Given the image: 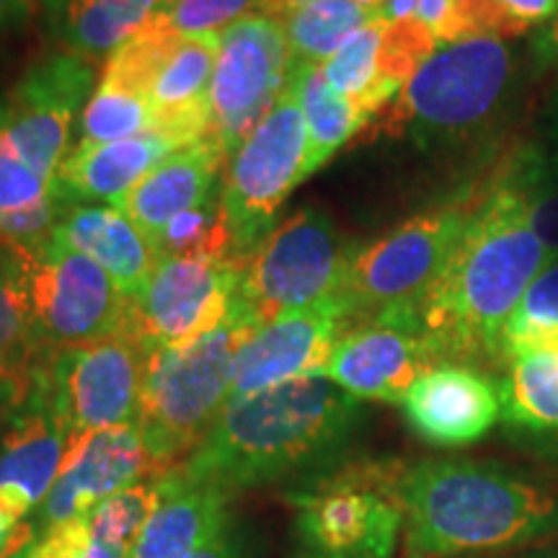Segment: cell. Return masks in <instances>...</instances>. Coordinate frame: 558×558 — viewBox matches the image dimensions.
Returning a JSON list of instances; mask_svg holds the SVG:
<instances>
[{"mask_svg": "<svg viewBox=\"0 0 558 558\" xmlns=\"http://www.w3.org/2000/svg\"><path fill=\"white\" fill-rule=\"evenodd\" d=\"M550 259L518 192L494 171L448 264L414 305L439 365H505V329Z\"/></svg>", "mask_w": 558, "mask_h": 558, "instance_id": "cell-1", "label": "cell"}, {"mask_svg": "<svg viewBox=\"0 0 558 558\" xmlns=\"http://www.w3.org/2000/svg\"><path fill=\"white\" fill-rule=\"evenodd\" d=\"M360 422V399L326 375L279 383L228 401L179 471L230 497L282 478L305 481L339 463Z\"/></svg>", "mask_w": 558, "mask_h": 558, "instance_id": "cell-2", "label": "cell"}, {"mask_svg": "<svg viewBox=\"0 0 558 558\" xmlns=\"http://www.w3.org/2000/svg\"><path fill=\"white\" fill-rule=\"evenodd\" d=\"M407 556L473 558L509 554L554 538L558 499L499 465L448 458L403 473Z\"/></svg>", "mask_w": 558, "mask_h": 558, "instance_id": "cell-3", "label": "cell"}, {"mask_svg": "<svg viewBox=\"0 0 558 558\" xmlns=\"http://www.w3.org/2000/svg\"><path fill=\"white\" fill-rule=\"evenodd\" d=\"M525 75V54L499 34L439 45L390 104L383 130L424 150H471L507 122Z\"/></svg>", "mask_w": 558, "mask_h": 558, "instance_id": "cell-4", "label": "cell"}, {"mask_svg": "<svg viewBox=\"0 0 558 558\" xmlns=\"http://www.w3.org/2000/svg\"><path fill=\"white\" fill-rule=\"evenodd\" d=\"M259 329L235 300L215 331L181 347L148 354L137 427L153 463V478L169 476L194 456L226 409L235 354Z\"/></svg>", "mask_w": 558, "mask_h": 558, "instance_id": "cell-5", "label": "cell"}, {"mask_svg": "<svg viewBox=\"0 0 558 558\" xmlns=\"http://www.w3.org/2000/svg\"><path fill=\"white\" fill-rule=\"evenodd\" d=\"M478 199L481 186L460 194L448 205L424 209L360 248L339 292L347 305L349 326L365 324L390 311L414 308L448 264L452 248L476 213Z\"/></svg>", "mask_w": 558, "mask_h": 558, "instance_id": "cell-6", "label": "cell"}, {"mask_svg": "<svg viewBox=\"0 0 558 558\" xmlns=\"http://www.w3.org/2000/svg\"><path fill=\"white\" fill-rule=\"evenodd\" d=\"M357 251L324 209H298L241 264L235 300L259 326L282 313L313 308L339 298Z\"/></svg>", "mask_w": 558, "mask_h": 558, "instance_id": "cell-7", "label": "cell"}, {"mask_svg": "<svg viewBox=\"0 0 558 558\" xmlns=\"http://www.w3.org/2000/svg\"><path fill=\"white\" fill-rule=\"evenodd\" d=\"M403 473L399 460H339L284 492L298 512L300 546L357 550L396 543L403 527Z\"/></svg>", "mask_w": 558, "mask_h": 558, "instance_id": "cell-8", "label": "cell"}, {"mask_svg": "<svg viewBox=\"0 0 558 558\" xmlns=\"http://www.w3.org/2000/svg\"><path fill=\"white\" fill-rule=\"evenodd\" d=\"M308 153L303 111L292 90L284 88L259 128L228 158L222 177V207L239 264L277 228L284 199L311 177Z\"/></svg>", "mask_w": 558, "mask_h": 558, "instance_id": "cell-9", "label": "cell"}, {"mask_svg": "<svg viewBox=\"0 0 558 558\" xmlns=\"http://www.w3.org/2000/svg\"><path fill=\"white\" fill-rule=\"evenodd\" d=\"M148 354L128 333L52 354L41 369V383L68 432V450L96 432L137 424Z\"/></svg>", "mask_w": 558, "mask_h": 558, "instance_id": "cell-10", "label": "cell"}, {"mask_svg": "<svg viewBox=\"0 0 558 558\" xmlns=\"http://www.w3.org/2000/svg\"><path fill=\"white\" fill-rule=\"evenodd\" d=\"M290 47L279 19L254 13L220 34L209 88V132L230 158L288 88Z\"/></svg>", "mask_w": 558, "mask_h": 558, "instance_id": "cell-11", "label": "cell"}, {"mask_svg": "<svg viewBox=\"0 0 558 558\" xmlns=\"http://www.w3.org/2000/svg\"><path fill=\"white\" fill-rule=\"evenodd\" d=\"M24 259L34 318L52 352L122 333L128 295L99 264L54 239L24 248Z\"/></svg>", "mask_w": 558, "mask_h": 558, "instance_id": "cell-12", "label": "cell"}, {"mask_svg": "<svg viewBox=\"0 0 558 558\" xmlns=\"http://www.w3.org/2000/svg\"><path fill=\"white\" fill-rule=\"evenodd\" d=\"M239 279V262L199 256L160 259L148 282L128 298L122 333L148 352L190 344L230 316Z\"/></svg>", "mask_w": 558, "mask_h": 558, "instance_id": "cell-13", "label": "cell"}, {"mask_svg": "<svg viewBox=\"0 0 558 558\" xmlns=\"http://www.w3.org/2000/svg\"><path fill=\"white\" fill-rule=\"evenodd\" d=\"M94 62L62 50L26 70L3 101L13 148L50 184L58 181L62 160L68 158L73 120L94 90Z\"/></svg>", "mask_w": 558, "mask_h": 558, "instance_id": "cell-14", "label": "cell"}, {"mask_svg": "<svg viewBox=\"0 0 558 558\" xmlns=\"http://www.w3.org/2000/svg\"><path fill=\"white\" fill-rule=\"evenodd\" d=\"M439 365L414 308L349 326L333 347L326 378L354 399L401 403L418 375Z\"/></svg>", "mask_w": 558, "mask_h": 558, "instance_id": "cell-15", "label": "cell"}, {"mask_svg": "<svg viewBox=\"0 0 558 558\" xmlns=\"http://www.w3.org/2000/svg\"><path fill=\"white\" fill-rule=\"evenodd\" d=\"M349 316L341 298L267 320L235 354L228 401L246 399L279 383L324 375Z\"/></svg>", "mask_w": 558, "mask_h": 558, "instance_id": "cell-16", "label": "cell"}, {"mask_svg": "<svg viewBox=\"0 0 558 558\" xmlns=\"http://www.w3.org/2000/svg\"><path fill=\"white\" fill-rule=\"evenodd\" d=\"M437 47L435 34L414 19H373L320 65V73L373 122Z\"/></svg>", "mask_w": 558, "mask_h": 558, "instance_id": "cell-17", "label": "cell"}, {"mask_svg": "<svg viewBox=\"0 0 558 558\" xmlns=\"http://www.w3.org/2000/svg\"><path fill=\"white\" fill-rule=\"evenodd\" d=\"M153 476V463L137 424L96 432L68 450L60 476L37 507L34 535L83 518L101 499Z\"/></svg>", "mask_w": 558, "mask_h": 558, "instance_id": "cell-18", "label": "cell"}, {"mask_svg": "<svg viewBox=\"0 0 558 558\" xmlns=\"http://www.w3.org/2000/svg\"><path fill=\"white\" fill-rule=\"evenodd\" d=\"M401 409L422 439L437 448H463L501 416V390L476 367L442 362L418 375Z\"/></svg>", "mask_w": 558, "mask_h": 558, "instance_id": "cell-19", "label": "cell"}, {"mask_svg": "<svg viewBox=\"0 0 558 558\" xmlns=\"http://www.w3.org/2000/svg\"><path fill=\"white\" fill-rule=\"evenodd\" d=\"M68 432L54 414L41 375L24 407L11 414L0 442V514L19 525L45 501L68 456Z\"/></svg>", "mask_w": 558, "mask_h": 558, "instance_id": "cell-20", "label": "cell"}, {"mask_svg": "<svg viewBox=\"0 0 558 558\" xmlns=\"http://www.w3.org/2000/svg\"><path fill=\"white\" fill-rule=\"evenodd\" d=\"M226 166L228 156L220 145L213 137H202L199 143L160 160L156 169L132 186L120 207L153 239L173 218L220 194Z\"/></svg>", "mask_w": 558, "mask_h": 558, "instance_id": "cell-21", "label": "cell"}, {"mask_svg": "<svg viewBox=\"0 0 558 558\" xmlns=\"http://www.w3.org/2000/svg\"><path fill=\"white\" fill-rule=\"evenodd\" d=\"M230 494L186 478L179 469L160 478L156 512L128 550V558H190L233 522Z\"/></svg>", "mask_w": 558, "mask_h": 558, "instance_id": "cell-22", "label": "cell"}, {"mask_svg": "<svg viewBox=\"0 0 558 558\" xmlns=\"http://www.w3.org/2000/svg\"><path fill=\"white\" fill-rule=\"evenodd\" d=\"M177 150V140L153 128L117 143L75 145L62 160L54 186L68 205L107 202L120 207L132 186Z\"/></svg>", "mask_w": 558, "mask_h": 558, "instance_id": "cell-23", "label": "cell"}, {"mask_svg": "<svg viewBox=\"0 0 558 558\" xmlns=\"http://www.w3.org/2000/svg\"><path fill=\"white\" fill-rule=\"evenodd\" d=\"M52 239L99 264L128 298L148 282L160 262L153 241L117 205H65Z\"/></svg>", "mask_w": 558, "mask_h": 558, "instance_id": "cell-24", "label": "cell"}, {"mask_svg": "<svg viewBox=\"0 0 558 558\" xmlns=\"http://www.w3.org/2000/svg\"><path fill=\"white\" fill-rule=\"evenodd\" d=\"M218 50L220 34L181 39L148 96L153 130L177 140L181 148L199 143L209 132V88Z\"/></svg>", "mask_w": 558, "mask_h": 558, "instance_id": "cell-25", "label": "cell"}, {"mask_svg": "<svg viewBox=\"0 0 558 558\" xmlns=\"http://www.w3.org/2000/svg\"><path fill=\"white\" fill-rule=\"evenodd\" d=\"M65 205L13 148L0 101V246L37 248L50 241Z\"/></svg>", "mask_w": 558, "mask_h": 558, "instance_id": "cell-26", "label": "cell"}, {"mask_svg": "<svg viewBox=\"0 0 558 558\" xmlns=\"http://www.w3.org/2000/svg\"><path fill=\"white\" fill-rule=\"evenodd\" d=\"M62 50L88 62L109 54L156 16L160 0H39Z\"/></svg>", "mask_w": 558, "mask_h": 558, "instance_id": "cell-27", "label": "cell"}, {"mask_svg": "<svg viewBox=\"0 0 558 558\" xmlns=\"http://www.w3.org/2000/svg\"><path fill=\"white\" fill-rule=\"evenodd\" d=\"M499 383L501 416L530 432H558V329L514 347Z\"/></svg>", "mask_w": 558, "mask_h": 558, "instance_id": "cell-28", "label": "cell"}, {"mask_svg": "<svg viewBox=\"0 0 558 558\" xmlns=\"http://www.w3.org/2000/svg\"><path fill=\"white\" fill-rule=\"evenodd\" d=\"M52 354L34 318L24 248L0 246V369L34 393Z\"/></svg>", "mask_w": 558, "mask_h": 558, "instance_id": "cell-29", "label": "cell"}, {"mask_svg": "<svg viewBox=\"0 0 558 558\" xmlns=\"http://www.w3.org/2000/svg\"><path fill=\"white\" fill-rule=\"evenodd\" d=\"M288 88L295 96L308 128V166L316 173L320 166L329 163L339 148H344L352 137H357L369 117L354 107L347 96L337 94L329 81L320 73V65H290Z\"/></svg>", "mask_w": 558, "mask_h": 558, "instance_id": "cell-30", "label": "cell"}, {"mask_svg": "<svg viewBox=\"0 0 558 558\" xmlns=\"http://www.w3.org/2000/svg\"><path fill=\"white\" fill-rule=\"evenodd\" d=\"M497 173L518 192L548 259H558V156L543 143L525 145L499 166Z\"/></svg>", "mask_w": 558, "mask_h": 558, "instance_id": "cell-31", "label": "cell"}, {"mask_svg": "<svg viewBox=\"0 0 558 558\" xmlns=\"http://www.w3.org/2000/svg\"><path fill=\"white\" fill-rule=\"evenodd\" d=\"M375 16L354 0H311L282 21L290 65H324L354 32Z\"/></svg>", "mask_w": 558, "mask_h": 558, "instance_id": "cell-32", "label": "cell"}, {"mask_svg": "<svg viewBox=\"0 0 558 558\" xmlns=\"http://www.w3.org/2000/svg\"><path fill=\"white\" fill-rule=\"evenodd\" d=\"M179 45V34H173L156 11V16L135 37H130L122 47H117L109 54V60L104 62L101 83L104 86L130 90V94L148 99L158 75L163 73L166 62L171 60V54L177 52Z\"/></svg>", "mask_w": 558, "mask_h": 558, "instance_id": "cell-33", "label": "cell"}, {"mask_svg": "<svg viewBox=\"0 0 558 558\" xmlns=\"http://www.w3.org/2000/svg\"><path fill=\"white\" fill-rule=\"evenodd\" d=\"M153 246L158 259H177V256H199V259H233V241L222 207V190L209 197L205 205L173 218L169 226L153 235Z\"/></svg>", "mask_w": 558, "mask_h": 558, "instance_id": "cell-34", "label": "cell"}, {"mask_svg": "<svg viewBox=\"0 0 558 558\" xmlns=\"http://www.w3.org/2000/svg\"><path fill=\"white\" fill-rule=\"evenodd\" d=\"M158 499L160 478L153 476L101 499L86 514L90 541L120 550V554H128L137 535L143 533V527L148 525L153 512H156Z\"/></svg>", "mask_w": 558, "mask_h": 558, "instance_id": "cell-35", "label": "cell"}, {"mask_svg": "<svg viewBox=\"0 0 558 558\" xmlns=\"http://www.w3.org/2000/svg\"><path fill=\"white\" fill-rule=\"evenodd\" d=\"M150 128L153 109L145 96L99 83V88L90 94V101L83 109L78 145L117 143V140L135 137Z\"/></svg>", "mask_w": 558, "mask_h": 558, "instance_id": "cell-36", "label": "cell"}, {"mask_svg": "<svg viewBox=\"0 0 558 558\" xmlns=\"http://www.w3.org/2000/svg\"><path fill=\"white\" fill-rule=\"evenodd\" d=\"M264 0H160L158 16L181 39L222 34L235 21L262 13Z\"/></svg>", "mask_w": 558, "mask_h": 558, "instance_id": "cell-37", "label": "cell"}, {"mask_svg": "<svg viewBox=\"0 0 558 558\" xmlns=\"http://www.w3.org/2000/svg\"><path fill=\"white\" fill-rule=\"evenodd\" d=\"M558 329V259L548 262L533 279L505 329V362L514 347Z\"/></svg>", "mask_w": 558, "mask_h": 558, "instance_id": "cell-38", "label": "cell"}, {"mask_svg": "<svg viewBox=\"0 0 558 558\" xmlns=\"http://www.w3.org/2000/svg\"><path fill=\"white\" fill-rule=\"evenodd\" d=\"M383 21L414 19L435 34L439 45L473 37L460 16L456 0H380L378 16Z\"/></svg>", "mask_w": 558, "mask_h": 558, "instance_id": "cell-39", "label": "cell"}, {"mask_svg": "<svg viewBox=\"0 0 558 558\" xmlns=\"http://www.w3.org/2000/svg\"><path fill=\"white\" fill-rule=\"evenodd\" d=\"M494 34L507 39L538 32L558 16V0H492Z\"/></svg>", "mask_w": 558, "mask_h": 558, "instance_id": "cell-40", "label": "cell"}, {"mask_svg": "<svg viewBox=\"0 0 558 558\" xmlns=\"http://www.w3.org/2000/svg\"><path fill=\"white\" fill-rule=\"evenodd\" d=\"M190 558H256V554L248 535L235 522H230L218 538L209 541L199 550H194Z\"/></svg>", "mask_w": 558, "mask_h": 558, "instance_id": "cell-41", "label": "cell"}, {"mask_svg": "<svg viewBox=\"0 0 558 558\" xmlns=\"http://www.w3.org/2000/svg\"><path fill=\"white\" fill-rule=\"evenodd\" d=\"M527 58L541 68H558V16L535 32Z\"/></svg>", "mask_w": 558, "mask_h": 558, "instance_id": "cell-42", "label": "cell"}, {"mask_svg": "<svg viewBox=\"0 0 558 558\" xmlns=\"http://www.w3.org/2000/svg\"><path fill=\"white\" fill-rule=\"evenodd\" d=\"M396 543H375L357 550H320L300 546L292 558H393Z\"/></svg>", "mask_w": 558, "mask_h": 558, "instance_id": "cell-43", "label": "cell"}, {"mask_svg": "<svg viewBox=\"0 0 558 558\" xmlns=\"http://www.w3.org/2000/svg\"><path fill=\"white\" fill-rule=\"evenodd\" d=\"M541 132H543L541 143L558 156V81H556V86L548 90L546 101H543Z\"/></svg>", "mask_w": 558, "mask_h": 558, "instance_id": "cell-44", "label": "cell"}, {"mask_svg": "<svg viewBox=\"0 0 558 558\" xmlns=\"http://www.w3.org/2000/svg\"><path fill=\"white\" fill-rule=\"evenodd\" d=\"M29 390H26L24 386H21L19 380H13L5 369H0V411H9V414H13V411L24 407L26 401H29Z\"/></svg>", "mask_w": 558, "mask_h": 558, "instance_id": "cell-45", "label": "cell"}, {"mask_svg": "<svg viewBox=\"0 0 558 558\" xmlns=\"http://www.w3.org/2000/svg\"><path fill=\"white\" fill-rule=\"evenodd\" d=\"M34 0H0V26L24 24L32 13Z\"/></svg>", "mask_w": 558, "mask_h": 558, "instance_id": "cell-46", "label": "cell"}, {"mask_svg": "<svg viewBox=\"0 0 558 558\" xmlns=\"http://www.w3.org/2000/svg\"><path fill=\"white\" fill-rule=\"evenodd\" d=\"M34 541V527L32 522H24V525H16L13 527V535L9 541V546H5L3 554L0 558H26V546Z\"/></svg>", "mask_w": 558, "mask_h": 558, "instance_id": "cell-47", "label": "cell"}, {"mask_svg": "<svg viewBox=\"0 0 558 558\" xmlns=\"http://www.w3.org/2000/svg\"><path fill=\"white\" fill-rule=\"evenodd\" d=\"M305 3H311V0H264L262 13H264V16L284 21V19L290 16V13H295L298 9H303Z\"/></svg>", "mask_w": 558, "mask_h": 558, "instance_id": "cell-48", "label": "cell"}, {"mask_svg": "<svg viewBox=\"0 0 558 558\" xmlns=\"http://www.w3.org/2000/svg\"><path fill=\"white\" fill-rule=\"evenodd\" d=\"M75 558H128V554H120V550L107 548V546H101V543L90 541V546Z\"/></svg>", "mask_w": 558, "mask_h": 558, "instance_id": "cell-49", "label": "cell"}, {"mask_svg": "<svg viewBox=\"0 0 558 558\" xmlns=\"http://www.w3.org/2000/svg\"><path fill=\"white\" fill-rule=\"evenodd\" d=\"M13 522H9L3 518V514H0V554H3L5 550V546H9V541H11V535H13Z\"/></svg>", "mask_w": 558, "mask_h": 558, "instance_id": "cell-50", "label": "cell"}, {"mask_svg": "<svg viewBox=\"0 0 558 558\" xmlns=\"http://www.w3.org/2000/svg\"><path fill=\"white\" fill-rule=\"evenodd\" d=\"M527 558H558V548H541L535 554H530Z\"/></svg>", "mask_w": 558, "mask_h": 558, "instance_id": "cell-51", "label": "cell"}, {"mask_svg": "<svg viewBox=\"0 0 558 558\" xmlns=\"http://www.w3.org/2000/svg\"><path fill=\"white\" fill-rule=\"evenodd\" d=\"M407 558H416V556H407Z\"/></svg>", "mask_w": 558, "mask_h": 558, "instance_id": "cell-52", "label": "cell"}]
</instances>
